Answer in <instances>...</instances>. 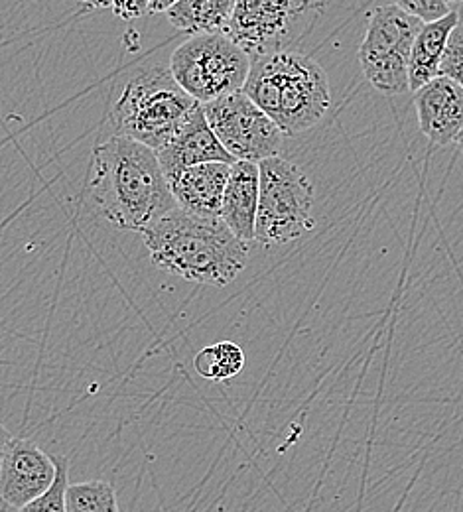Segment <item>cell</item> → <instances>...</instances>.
I'll return each mask as SVG.
<instances>
[{"label": "cell", "mask_w": 463, "mask_h": 512, "mask_svg": "<svg viewBox=\"0 0 463 512\" xmlns=\"http://www.w3.org/2000/svg\"><path fill=\"white\" fill-rule=\"evenodd\" d=\"M87 192L111 225L138 235L178 207L156 152L119 134L93 148Z\"/></svg>", "instance_id": "obj_1"}, {"label": "cell", "mask_w": 463, "mask_h": 512, "mask_svg": "<svg viewBox=\"0 0 463 512\" xmlns=\"http://www.w3.org/2000/svg\"><path fill=\"white\" fill-rule=\"evenodd\" d=\"M156 268L188 282L225 288L249 262V243L221 217H201L174 207L142 233Z\"/></svg>", "instance_id": "obj_2"}, {"label": "cell", "mask_w": 463, "mask_h": 512, "mask_svg": "<svg viewBox=\"0 0 463 512\" xmlns=\"http://www.w3.org/2000/svg\"><path fill=\"white\" fill-rule=\"evenodd\" d=\"M241 91L284 136L316 127L330 109V79L322 65L290 50L253 58Z\"/></svg>", "instance_id": "obj_3"}, {"label": "cell", "mask_w": 463, "mask_h": 512, "mask_svg": "<svg viewBox=\"0 0 463 512\" xmlns=\"http://www.w3.org/2000/svg\"><path fill=\"white\" fill-rule=\"evenodd\" d=\"M199 103L174 79L170 67L144 65L129 75L111 119L119 136L152 148H164L186 125Z\"/></svg>", "instance_id": "obj_4"}, {"label": "cell", "mask_w": 463, "mask_h": 512, "mask_svg": "<svg viewBox=\"0 0 463 512\" xmlns=\"http://www.w3.org/2000/svg\"><path fill=\"white\" fill-rule=\"evenodd\" d=\"M314 188L300 166L272 156L259 162V211L255 241L263 247L286 245L316 225Z\"/></svg>", "instance_id": "obj_5"}, {"label": "cell", "mask_w": 463, "mask_h": 512, "mask_svg": "<svg viewBox=\"0 0 463 512\" xmlns=\"http://www.w3.org/2000/svg\"><path fill=\"white\" fill-rule=\"evenodd\" d=\"M249 69L251 58L225 32L190 36L170 58L174 79L201 105L241 91Z\"/></svg>", "instance_id": "obj_6"}, {"label": "cell", "mask_w": 463, "mask_h": 512, "mask_svg": "<svg viewBox=\"0 0 463 512\" xmlns=\"http://www.w3.org/2000/svg\"><path fill=\"white\" fill-rule=\"evenodd\" d=\"M422 20L398 8L377 6L369 12V26L359 48L365 79L383 95L395 97L408 91V62Z\"/></svg>", "instance_id": "obj_7"}, {"label": "cell", "mask_w": 463, "mask_h": 512, "mask_svg": "<svg viewBox=\"0 0 463 512\" xmlns=\"http://www.w3.org/2000/svg\"><path fill=\"white\" fill-rule=\"evenodd\" d=\"M201 107L217 140L235 160L259 164L280 154L282 130L243 91L223 95Z\"/></svg>", "instance_id": "obj_8"}, {"label": "cell", "mask_w": 463, "mask_h": 512, "mask_svg": "<svg viewBox=\"0 0 463 512\" xmlns=\"http://www.w3.org/2000/svg\"><path fill=\"white\" fill-rule=\"evenodd\" d=\"M310 8L312 0H235L225 34L253 60L284 50Z\"/></svg>", "instance_id": "obj_9"}, {"label": "cell", "mask_w": 463, "mask_h": 512, "mask_svg": "<svg viewBox=\"0 0 463 512\" xmlns=\"http://www.w3.org/2000/svg\"><path fill=\"white\" fill-rule=\"evenodd\" d=\"M56 479L54 457L36 446L32 440L12 438L0 467V495L20 509L52 487Z\"/></svg>", "instance_id": "obj_10"}, {"label": "cell", "mask_w": 463, "mask_h": 512, "mask_svg": "<svg viewBox=\"0 0 463 512\" xmlns=\"http://www.w3.org/2000/svg\"><path fill=\"white\" fill-rule=\"evenodd\" d=\"M414 107L422 134L438 146L456 142L463 128V87L438 75L414 91Z\"/></svg>", "instance_id": "obj_11"}, {"label": "cell", "mask_w": 463, "mask_h": 512, "mask_svg": "<svg viewBox=\"0 0 463 512\" xmlns=\"http://www.w3.org/2000/svg\"><path fill=\"white\" fill-rule=\"evenodd\" d=\"M156 156L168 182L182 170L196 164L235 162V158L223 148V144L217 140L215 132L209 127L201 103L194 109L186 125L178 130V134L164 148L156 150Z\"/></svg>", "instance_id": "obj_12"}, {"label": "cell", "mask_w": 463, "mask_h": 512, "mask_svg": "<svg viewBox=\"0 0 463 512\" xmlns=\"http://www.w3.org/2000/svg\"><path fill=\"white\" fill-rule=\"evenodd\" d=\"M229 170L231 164L225 162H205L182 170L168 182L178 207L201 217H219Z\"/></svg>", "instance_id": "obj_13"}, {"label": "cell", "mask_w": 463, "mask_h": 512, "mask_svg": "<svg viewBox=\"0 0 463 512\" xmlns=\"http://www.w3.org/2000/svg\"><path fill=\"white\" fill-rule=\"evenodd\" d=\"M259 211V164L235 160L223 193L219 217L243 241H255V225Z\"/></svg>", "instance_id": "obj_14"}, {"label": "cell", "mask_w": 463, "mask_h": 512, "mask_svg": "<svg viewBox=\"0 0 463 512\" xmlns=\"http://www.w3.org/2000/svg\"><path fill=\"white\" fill-rule=\"evenodd\" d=\"M458 18L460 14L456 10H450L446 16L422 24L410 52L408 91L414 93L440 75L442 58L446 54V46Z\"/></svg>", "instance_id": "obj_15"}, {"label": "cell", "mask_w": 463, "mask_h": 512, "mask_svg": "<svg viewBox=\"0 0 463 512\" xmlns=\"http://www.w3.org/2000/svg\"><path fill=\"white\" fill-rule=\"evenodd\" d=\"M235 0H178L164 14L168 22L184 34L225 32Z\"/></svg>", "instance_id": "obj_16"}, {"label": "cell", "mask_w": 463, "mask_h": 512, "mask_svg": "<svg viewBox=\"0 0 463 512\" xmlns=\"http://www.w3.org/2000/svg\"><path fill=\"white\" fill-rule=\"evenodd\" d=\"M194 369L205 381L225 383L245 369V353L233 341H219L199 351L194 359Z\"/></svg>", "instance_id": "obj_17"}, {"label": "cell", "mask_w": 463, "mask_h": 512, "mask_svg": "<svg viewBox=\"0 0 463 512\" xmlns=\"http://www.w3.org/2000/svg\"><path fill=\"white\" fill-rule=\"evenodd\" d=\"M67 512H121L117 491L107 481H83L67 485Z\"/></svg>", "instance_id": "obj_18"}, {"label": "cell", "mask_w": 463, "mask_h": 512, "mask_svg": "<svg viewBox=\"0 0 463 512\" xmlns=\"http://www.w3.org/2000/svg\"><path fill=\"white\" fill-rule=\"evenodd\" d=\"M56 479L48 491H44L40 497L32 499L24 507H20L16 512H67L66 511V491L69 485V461L67 457L56 455Z\"/></svg>", "instance_id": "obj_19"}, {"label": "cell", "mask_w": 463, "mask_h": 512, "mask_svg": "<svg viewBox=\"0 0 463 512\" xmlns=\"http://www.w3.org/2000/svg\"><path fill=\"white\" fill-rule=\"evenodd\" d=\"M440 75L454 79L463 87V16L458 18V22L450 34L446 54L442 58V65H440Z\"/></svg>", "instance_id": "obj_20"}, {"label": "cell", "mask_w": 463, "mask_h": 512, "mask_svg": "<svg viewBox=\"0 0 463 512\" xmlns=\"http://www.w3.org/2000/svg\"><path fill=\"white\" fill-rule=\"evenodd\" d=\"M393 2L408 14L420 18L422 22L438 20L450 12V6L446 0H393Z\"/></svg>", "instance_id": "obj_21"}, {"label": "cell", "mask_w": 463, "mask_h": 512, "mask_svg": "<svg viewBox=\"0 0 463 512\" xmlns=\"http://www.w3.org/2000/svg\"><path fill=\"white\" fill-rule=\"evenodd\" d=\"M150 0H111V8L115 16L121 20H136L148 14Z\"/></svg>", "instance_id": "obj_22"}, {"label": "cell", "mask_w": 463, "mask_h": 512, "mask_svg": "<svg viewBox=\"0 0 463 512\" xmlns=\"http://www.w3.org/2000/svg\"><path fill=\"white\" fill-rule=\"evenodd\" d=\"M178 0H150L148 4V12L150 14H160V12H166L170 6H174Z\"/></svg>", "instance_id": "obj_23"}, {"label": "cell", "mask_w": 463, "mask_h": 512, "mask_svg": "<svg viewBox=\"0 0 463 512\" xmlns=\"http://www.w3.org/2000/svg\"><path fill=\"white\" fill-rule=\"evenodd\" d=\"M85 10H99V8H111V0H75Z\"/></svg>", "instance_id": "obj_24"}, {"label": "cell", "mask_w": 463, "mask_h": 512, "mask_svg": "<svg viewBox=\"0 0 463 512\" xmlns=\"http://www.w3.org/2000/svg\"><path fill=\"white\" fill-rule=\"evenodd\" d=\"M10 442H12V434L6 430L4 424H0V467H2V459H4V453H6Z\"/></svg>", "instance_id": "obj_25"}, {"label": "cell", "mask_w": 463, "mask_h": 512, "mask_svg": "<svg viewBox=\"0 0 463 512\" xmlns=\"http://www.w3.org/2000/svg\"><path fill=\"white\" fill-rule=\"evenodd\" d=\"M18 509H14V507H10L4 499H2V495H0V512H16Z\"/></svg>", "instance_id": "obj_26"}, {"label": "cell", "mask_w": 463, "mask_h": 512, "mask_svg": "<svg viewBox=\"0 0 463 512\" xmlns=\"http://www.w3.org/2000/svg\"><path fill=\"white\" fill-rule=\"evenodd\" d=\"M456 142H458V148H460V152L463 154V128L460 130V134H458V138H456Z\"/></svg>", "instance_id": "obj_27"}, {"label": "cell", "mask_w": 463, "mask_h": 512, "mask_svg": "<svg viewBox=\"0 0 463 512\" xmlns=\"http://www.w3.org/2000/svg\"><path fill=\"white\" fill-rule=\"evenodd\" d=\"M446 2H460V0H446Z\"/></svg>", "instance_id": "obj_28"}]
</instances>
